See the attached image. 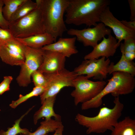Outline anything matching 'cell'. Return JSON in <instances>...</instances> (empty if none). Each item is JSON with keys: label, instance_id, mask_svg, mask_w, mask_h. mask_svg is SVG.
<instances>
[{"label": "cell", "instance_id": "cell-19", "mask_svg": "<svg viewBox=\"0 0 135 135\" xmlns=\"http://www.w3.org/2000/svg\"><path fill=\"white\" fill-rule=\"evenodd\" d=\"M116 72L127 73L134 76L135 63L133 61L126 59L122 53L121 58L119 61L115 64L113 62H110L109 66V74Z\"/></svg>", "mask_w": 135, "mask_h": 135}, {"label": "cell", "instance_id": "cell-1", "mask_svg": "<svg viewBox=\"0 0 135 135\" xmlns=\"http://www.w3.org/2000/svg\"><path fill=\"white\" fill-rule=\"evenodd\" d=\"M110 4L109 0H69L65 22L76 26H95L100 22L101 13Z\"/></svg>", "mask_w": 135, "mask_h": 135}, {"label": "cell", "instance_id": "cell-14", "mask_svg": "<svg viewBox=\"0 0 135 135\" xmlns=\"http://www.w3.org/2000/svg\"><path fill=\"white\" fill-rule=\"evenodd\" d=\"M76 38L60 37L57 41L45 46L41 48L44 50L50 51L61 54L65 57L69 58L77 54L78 50L75 46Z\"/></svg>", "mask_w": 135, "mask_h": 135}, {"label": "cell", "instance_id": "cell-30", "mask_svg": "<svg viewBox=\"0 0 135 135\" xmlns=\"http://www.w3.org/2000/svg\"><path fill=\"white\" fill-rule=\"evenodd\" d=\"M4 5L3 0H0V27L3 29H8L10 22L5 18L2 12Z\"/></svg>", "mask_w": 135, "mask_h": 135}, {"label": "cell", "instance_id": "cell-31", "mask_svg": "<svg viewBox=\"0 0 135 135\" xmlns=\"http://www.w3.org/2000/svg\"><path fill=\"white\" fill-rule=\"evenodd\" d=\"M130 10V19L131 21L135 20V0H128Z\"/></svg>", "mask_w": 135, "mask_h": 135}, {"label": "cell", "instance_id": "cell-21", "mask_svg": "<svg viewBox=\"0 0 135 135\" xmlns=\"http://www.w3.org/2000/svg\"><path fill=\"white\" fill-rule=\"evenodd\" d=\"M37 7V5L36 2L31 0H26L14 13L11 18L9 22H14L22 18Z\"/></svg>", "mask_w": 135, "mask_h": 135}, {"label": "cell", "instance_id": "cell-27", "mask_svg": "<svg viewBox=\"0 0 135 135\" xmlns=\"http://www.w3.org/2000/svg\"><path fill=\"white\" fill-rule=\"evenodd\" d=\"M123 43H120V49L123 53L135 52V38H129L125 39Z\"/></svg>", "mask_w": 135, "mask_h": 135}, {"label": "cell", "instance_id": "cell-23", "mask_svg": "<svg viewBox=\"0 0 135 135\" xmlns=\"http://www.w3.org/2000/svg\"><path fill=\"white\" fill-rule=\"evenodd\" d=\"M34 107L30 108L19 119L16 120L12 126L8 128L6 131L1 130H0V135H16L19 134L24 135L28 134L30 132L27 128H21L20 126V123L23 118L28 114Z\"/></svg>", "mask_w": 135, "mask_h": 135}, {"label": "cell", "instance_id": "cell-26", "mask_svg": "<svg viewBox=\"0 0 135 135\" xmlns=\"http://www.w3.org/2000/svg\"><path fill=\"white\" fill-rule=\"evenodd\" d=\"M31 77L35 86H41L45 88L46 84L47 81L44 73L38 70L32 74Z\"/></svg>", "mask_w": 135, "mask_h": 135}, {"label": "cell", "instance_id": "cell-12", "mask_svg": "<svg viewBox=\"0 0 135 135\" xmlns=\"http://www.w3.org/2000/svg\"><path fill=\"white\" fill-rule=\"evenodd\" d=\"M120 43L110 34L107 38L104 37L102 41L93 48L91 52L84 56V59H98L100 57L108 58L114 55Z\"/></svg>", "mask_w": 135, "mask_h": 135}, {"label": "cell", "instance_id": "cell-3", "mask_svg": "<svg viewBox=\"0 0 135 135\" xmlns=\"http://www.w3.org/2000/svg\"><path fill=\"white\" fill-rule=\"evenodd\" d=\"M42 12L46 32L56 40L67 30L64 16L69 0H36Z\"/></svg>", "mask_w": 135, "mask_h": 135}, {"label": "cell", "instance_id": "cell-17", "mask_svg": "<svg viewBox=\"0 0 135 135\" xmlns=\"http://www.w3.org/2000/svg\"><path fill=\"white\" fill-rule=\"evenodd\" d=\"M0 57L3 62L11 66H20L25 60L24 56L11 50L4 44L0 47Z\"/></svg>", "mask_w": 135, "mask_h": 135}, {"label": "cell", "instance_id": "cell-35", "mask_svg": "<svg viewBox=\"0 0 135 135\" xmlns=\"http://www.w3.org/2000/svg\"></svg>", "mask_w": 135, "mask_h": 135}, {"label": "cell", "instance_id": "cell-11", "mask_svg": "<svg viewBox=\"0 0 135 135\" xmlns=\"http://www.w3.org/2000/svg\"><path fill=\"white\" fill-rule=\"evenodd\" d=\"M100 22L112 30L115 38L120 42L128 38H135V30L127 28L117 19L110 11L109 6L101 13Z\"/></svg>", "mask_w": 135, "mask_h": 135}, {"label": "cell", "instance_id": "cell-7", "mask_svg": "<svg viewBox=\"0 0 135 135\" xmlns=\"http://www.w3.org/2000/svg\"><path fill=\"white\" fill-rule=\"evenodd\" d=\"M47 83L42 93L40 96L41 104L46 98L56 96L63 88L73 87V82L78 76L74 71L65 68L51 74H44Z\"/></svg>", "mask_w": 135, "mask_h": 135}, {"label": "cell", "instance_id": "cell-25", "mask_svg": "<svg viewBox=\"0 0 135 135\" xmlns=\"http://www.w3.org/2000/svg\"><path fill=\"white\" fill-rule=\"evenodd\" d=\"M4 44L11 50L24 56L26 46L16 38L5 43Z\"/></svg>", "mask_w": 135, "mask_h": 135}, {"label": "cell", "instance_id": "cell-33", "mask_svg": "<svg viewBox=\"0 0 135 135\" xmlns=\"http://www.w3.org/2000/svg\"><path fill=\"white\" fill-rule=\"evenodd\" d=\"M64 130V126L62 124L57 128L55 131V132L53 135H63L62 133ZM44 135H48L46 134Z\"/></svg>", "mask_w": 135, "mask_h": 135}, {"label": "cell", "instance_id": "cell-34", "mask_svg": "<svg viewBox=\"0 0 135 135\" xmlns=\"http://www.w3.org/2000/svg\"><path fill=\"white\" fill-rule=\"evenodd\" d=\"M3 44V43L0 41V47Z\"/></svg>", "mask_w": 135, "mask_h": 135}, {"label": "cell", "instance_id": "cell-20", "mask_svg": "<svg viewBox=\"0 0 135 135\" xmlns=\"http://www.w3.org/2000/svg\"><path fill=\"white\" fill-rule=\"evenodd\" d=\"M40 124V126L35 131L33 132H30L27 135H44L50 132H54L62 124L61 121L51 118L45 119V120L41 122Z\"/></svg>", "mask_w": 135, "mask_h": 135}, {"label": "cell", "instance_id": "cell-24", "mask_svg": "<svg viewBox=\"0 0 135 135\" xmlns=\"http://www.w3.org/2000/svg\"><path fill=\"white\" fill-rule=\"evenodd\" d=\"M45 88L41 86H35L32 90L25 95L20 94L19 98L15 101H12L10 104L12 108H15L19 105L33 97L40 96L43 92Z\"/></svg>", "mask_w": 135, "mask_h": 135}, {"label": "cell", "instance_id": "cell-28", "mask_svg": "<svg viewBox=\"0 0 135 135\" xmlns=\"http://www.w3.org/2000/svg\"><path fill=\"white\" fill-rule=\"evenodd\" d=\"M15 38L9 28L3 29L0 27V41L4 44Z\"/></svg>", "mask_w": 135, "mask_h": 135}, {"label": "cell", "instance_id": "cell-2", "mask_svg": "<svg viewBox=\"0 0 135 135\" xmlns=\"http://www.w3.org/2000/svg\"><path fill=\"white\" fill-rule=\"evenodd\" d=\"M114 107L110 108L106 107L101 108L97 115L92 117L78 114L75 120L78 124L87 128L86 133H102L108 130L112 131L122 115L124 105L119 96L115 97Z\"/></svg>", "mask_w": 135, "mask_h": 135}, {"label": "cell", "instance_id": "cell-10", "mask_svg": "<svg viewBox=\"0 0 135 135\" xmlns=\"http://www.w3.org/2000/svg\"><path fill=\"white\" fill-rule=\"evenodd\" d=\"M111 30L106 28L102 22L97 24L93 28L82 30L70 28L67 31L68 34L75 36L76 40L84 46H90L93 48L98 44V41L106 36L111 34Z\"/></svg>", "mask_w": 135, "mask_h": 135}, {"label": "cell", "instance_id": "cell-8", "mask_svg": "<svg viewBox=\"0 0 135 135\" xmlns=\"http://www.w3.org/2000/svg\"><path fill=\"white\" fill-rule=\"evenodd\" d=\"M44 50L41 48H35L26 46L24 63L20 66L19 75L16 78L20 86H27L31 82V75L38 70L42 64Z\"/></svg>", "mask_w": 135, "mask_h": 135}, {"label": "cell", "instance_id": "cell-22", "mask_svg": "<svg viewBox=\"0 0 135 135\" xmlns=\"http://www.w3.org/2000/svg\"><path fill=\"white\" fill-rule=\"evenodd\" d=\"M26 0H3L4 6L2 12L5 18L9 22L12 16L19 7Z\"/></svg>", "mask_w": 135, "mask_h": 135}, {"label": "cell", "instance_id": "cell-13", "mask_svg": "<svg viewBox=\"0 0 135 135\" xmlns=\"http://www.w3.org/2000/svg\"><path fill=\"white\" fill-rule=\"evenodd\" d=\"M44 50L43 62L38 70L44 74H51L64 68L66 57L64 55L56 52Z\"/></svg>", "mask_w": 135, "mask_h": 135}, {"label": "cell", "instance_id": "cell-5", "mask_svg": "<svg viewBox=\"0 0 135 135\" xmlns=\"http://www.w3.org/2000/svg\"><path fill=\"white\" fill-rule=\"evenodd\" d=\"M9 28L15 38H25L46 32L42 12L38 6L26 16L10 22Z\"/></svg>", "mask_w": 135, "mask_h": 135}, {"label": "cell", "instance_id": "cell-32", "mask_svg": "<svg viewBox=\"0 0 135 135\" xmlns=\"http://www.w3.org/2000/svg\"><path fill=\"white\" fill-rule=\"evenodd\" d=\"M121 23L127 28L135 30V20L127 21L126 20L120 21Z\"/></svg>", "mask_w": 135, "mask_h": 135}, {"label": "cell", "instance_id": "cell-18", "mask_svg": "<svg viewBox=\"0 0 135 135\" xmlns=\"http://www.w3.org/2000/svg\"><path fill=\"white\" fill-rule=\"evenodd\" d=\"M110 135H135V120L127 116L118 122Z\"/></svg>", "mask_w": 135, "mask_h": 135}, {"label": "cell", "instance_id": "cell-9", "mask_svg": "<svg viewBox=\"0 0 135 135\" xmlns=\"http://www.w3.org/2000/svg\"><path fill=\"white\" fill-rule=\"evenodd\" d=\"M110 63L109 58L104 57L98 59L86 60L78 66L75 68L74 71L77 75H86L88 79H93L102 80L106 78L108 74V68Z\"/></svg>", "mask_w": 135, "mask_h": 135}, {"label": "cell", "instance_id": "cell-6", "mask_svg": "<svg viewBox=\"0 0 135 135\" xmlns=\"http://www.w3.org/2000/svg\"><path fill=\"white\" fill-rule=\"evenodd\" d=\"M74 89L71 93L74 98L75 106L92 99L98 95L106 84L104 80L93 81L90 80L86 76H78L73 82Z\"/></svg>", "mask_w": 135, "mask_h": 135}, {"label": "cell", "instance_id": "cell-15", "mask_svg": "<svg viewBox=\"0 0 135 135\" xmlns=\"http://www.w3.org/2000/svg\"><path fill=\"white\" fill-rule=\"evenodd\" d=\"M56 97L55 96L48 98L42 104V106L34 115L33 120L35 124H36L39 119L43 117L45 118V119H48L54 117L55 119L61 121V116L56 113L54 109Z\"/></svg>", "mask_w": 135, "mask_h": 135}, {"label": "cell", "instance_id": "cell-29", "mask_svg": "<svg viewBox=\"0 0 135 135\" xmlns=\"http://www.w3.org/2000/svg\"><path fill=\"white\" fill-rule=\"evenodd\" d=\"M13 78L10 76L4 77L3 80L0 84V95L10 90V84Z\"/></svg>", "mask_w": 135, "mask_h": 135}, {"label": "cell", "instance_id": "cell-4", "mask_svg": "<svg viewBox=\"0 0 135 135\" xmlns=\"http://www.w3.org/2000/svg\"><path fill=\"white\" fill-rule=\"evenodd\" d=\"M112 76L108 80V83L94 98L82 103V110L97 108L102 104L103 98L111 94L114 97L120 95L132 93L135 87V78L130 74L124 72H116L112 73Z\"/></svg>", "mask_w": 135, "mask_h": 135}, {"label": "cell", "instance_id": "cell-16", "mask_svg": "<svg viewBox=\"0 0 135 135\" xmlns=\"http://www.w3.org/2000/svg\"><path fill=\"white\" fill-rule=\"evenodd\" d=\"M16 38L24 45L35 48H41L56 41L50 34L47 32L36 34L25 38Z\"/></svg>", "mask_w": 135, "mask_h": 135}]
</instances>
